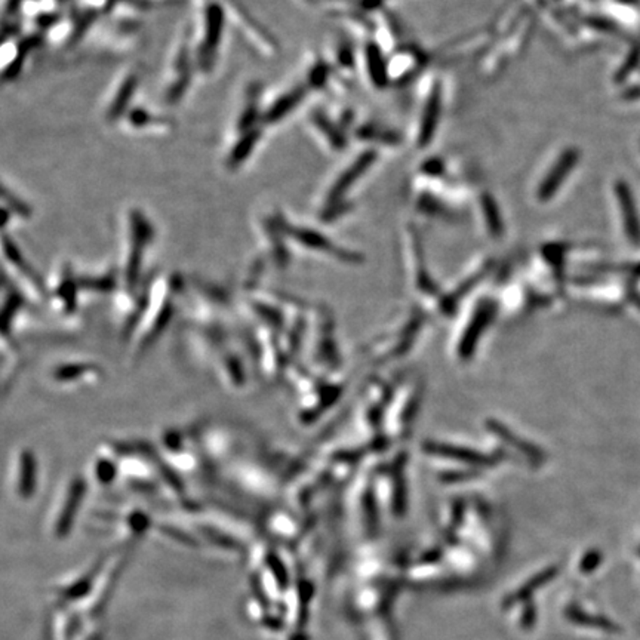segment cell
I'll list each match as a JSON object with an SVG mask.
<instances>
[{"mask_svg":"<svg viewBox=\"0 0 640 640\" xmlns=\"http://www.w3.org/2000/svg\"><path fill=\"white\" fill-rule=\"evenodd\" d=\"M615 195L620 200V208L623 212V221L625 233L632 243H640V220L637 215V209L633 195L624 181H618L615 184Z\"/></svg>","mask_w":640,"mask_h":640,"instance_id":"cell-2","label":"cell"},{"mask_svg":"<svg viewBox=\"0 0 640 640\" xmlns=\"http://www.w3.org/2000/svg\"><path fill=\"white\" fill-rule=\"evenodd\" d=\"M316 123H317V128H319V129L329 128V123H326L325 121H320V117H316ZM328 135H329V138L332 139V144H335V146H338V147L342 146V141L338 138L337 134H334V132H330V130H328Z\"/></svg>","mask_w":640,"mask_h":640,"instance_id":"cell-8","label":"cell"},{"mask_svg":"<svg viewBox=\"0 0 640 640\" xmlns=\"http://www.w3.org/2000/svg\"><path fill=\"white\" fill-rule=\"evenodd\" d=\"M482 209L485 213V218L489 224V230L494 234H501L503 231V222L500 217V211H498L495 201L491 196L482 197Z\"/></svg>","mask_w":640,"mask_h":640,"instance_id":"cell-6","label":"cell"},{"mask_svg":"<svg viewBox=\"0 0 640 640\" xmlns=\"http://www.w3.org/2000/svg\"><path fill=\"white\" fill-rule=\"evenodd\" d=\"M303 95H304V92L301 89H295V91L284 95V97H282L280 100L276 101L275 105H271L270 112L267 113L266 121H268L271 123L280 121L283 116H287L288 113H291L294 110L295 105H298V102L303 100Z\"/></svg>","mask_w":640,"mask_h":640,"instance_id":"cell-5","label":"cell"},{"mask_svg":"<svg viewBox=\"0 0 640 640\" xmlns=\"http://www.w3.org/2000/svg\"><path fill=\"white\" fill-rule=\"evenodd\" d=\"M632 300H633V303L639 307V310H640V295H636V294H634V295L632 296Z\"/></svg>","mask_w":640,"mask_h":640,"instance_id":"cell-9","label":"cell"},{"mask_svg":"<svg viewBox=\"0 0 640 640\" xmlns=\"http://www.w3.org/2000/svg\"><path fill=\"white\" fill-rule=\"evenodd\" d=\"M578 158L579 153L575 148H567L561 154L559 160L554 163V166L550 169L547 176L544 178V181L538 188V199L541 201H547L550 197L554 196V193L563 184L566 175L575 168Z\"/></svg>","mask_w":640,"mask_h":640,"instance_id":"cell-1","label":"cell"},{"mask_svg":"<svg viewBox=\"0 0 640 640\" xmlns=\"http://www.w3.org/2000/svg\"><path fill=\"white\" fill-rule=\"evenodd\" d=\"M374 160H375V153L366 151L350 166L347 171H344L342 175L337 180V183L334 184V187L330 188L329 199H328L329 204L332 205V204H337V201H340V199L349 192L351 184L358 180L360 175L365 174V171L369 168Z\"/></svg>","mask_w":640,"mask_h":640,"instance_id":"cell-3","label":"cell"},{"mask_svg":"<svg viewBox=\"0 0 640 640\" xmlns=\"http://www.w3.org/2000/svg\"><path fill=\"white\" fill-rule=\"evenodd\" d=\"M439 114H441V89L434 88L430 93L429 101L425 104V112L422 114V121L420 126L418 142L421 147L429 144V141L432 139L434 129L437 126Z\"/></svg>","mask_w":640,"mask_h":640,"instance_id":"cell-4","label":"cell"},{"mask_svg":"<svg viewBox=\"0 0 640 640\" xmlns=\"http://www.w3.org/2000/svg\"><path fill=\"white\" fill-rule=\"evenodd\" d=\"M369 63L372 64V77L375 82H379V85H383V82L386 80V66L381 63V54L378 52L375 46H372L369 49Z\"/></svg>","mask_w":640,"mask_h":640,"instance_id":"cell-7","label":"cell"}]
</instances>
